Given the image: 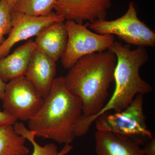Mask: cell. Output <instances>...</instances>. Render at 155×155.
Here are the masks:
<instances>
[{
	"mask_svg": "<svg viewBox=\"0 0 155 155\" xmlns=\"http://www.w3.org/2000/svg\"><path fill=\"white\" fill-rule=\"evenodd\" d=\"M88 28L99 34L116 35L128 45L144 48L155 45V31L139 19L133 2L129 3L127 11L122 17L88 23Z\"/></svg>",
	"mask_w": 155,
	"mask_h": 155,
	"instance_id": "4",
	"label": "cell"
},
{
	"mask_svg": "<svg viewBox=\"0 0 155 155\" xmlns=\"http://www.w3.org/2000/svg\"><path fill=\"white\" fill-rule=\"evenodd\" d=\"M12 12L6 0H0V46L5 40V35L9 34L12 28Z\"/></svg>",
	"mask_w": 155,
	"mask_h": 155,
	"instance_id": "17",
	"label": "cell"
},
{
	"mask_svg": "<svg viewBox=\"0 0 155 155\" xmlns=\"http://www.w3.org/2000/svg\"><path fill=\"white\" fill-rule=\"evenodd\" d=\"M95 139L97 155H145L141 147L144 138L97 130Z\"/></svg>",
	"mask_w": 155,
	"mask_h": 155,
	"instance_id": "10",
	"label": "cell"
},
{
	"mask_svg": "<svg viewBox=\"0 0 155 155\" xmlns=\"http://www.w3.org/2000/svg\"><path fill=\"white\" fill-rule=\"evenodd\" d=\"M34 41L29 39L10 55L0 59V77L9 82L25 76L32 54L36 49Z\"/></svg>",
	"mask_w": 155,
	"mask_h": 155,
	"instance_id": "12",
	"label": "cell"
},
{
	"mask_svg": "<svg viewBox=\"0 0 155 155\" xmlns=\"http://www.w3.org/2000/svg\"><path fill=\"white\" fill-rule=\"evenodd\" d=\"M6 84V83L4 82L0 77V101H2L5 88Z\"/></svg>",
	"mask_w": 155,
	"mask_h": 155,
	"instance_id": "20",
	"label": "cell"
},
{
	"mask_svg": "<svg viewBox=\"0 0 155 155\" xmlns=\"http://www.w3.org/2000/svg\"><path fill=\"white\" fill-rule=\"evenodd\" d=\"M65 24L68 40L61 62L65 69H70L84 56L107 51L115 41L114 35L99 34L89 29L88 23L66 20Z\"/></svg>",
	"mask_w": 155,
	"mask_h": 155,
	"instance_id": "5",
	"label": "cell"
},
{
	"mask_svg": "<svg viewBox=\"0 0 155 155\" xmlns=\"http://www.w3.org/2000/svg\"><path fill=\"white\" fill-rule=\"evenodd\" d=\"M82 102L66 88L64 77L55 78L49 94L39 110L28 121L35 137L69 144L75 138V125L82 114Z\"/></svg>",
	"mask_w": 155,
	"mask_h": 155,
	"instance_id": "2",
	"label": "cell"
},
{
	"mask_svg": "<svg viewBox=\"0 0 155 155\" xmlns=\"http://www.w3.org/2000/svg\"><path fill=\"white\" fill-rule=\"evenodd\" d=\"M65 20L54 12L47 16L35 17L12 11V28L8 37L0 46V59L8 55L11 48L17 43L37 36L50 25Z\"/></svg>",
	"mask_w": 155,
	"mask_h": 155,
	"instance_id": "8",
	"label": "cell"
},
{
	"mask_svg": "<svg viewBox=\"0 0 155 155\" xmlns=\"http://www.w3.org/2000/svg\"><path fill=\"white\" fill-rule=\"evenodd\" d=\"M143 104V95L138 94L123 110L103 113L94 120L97 130L149 140L153 136L146 123Z\"/></svg>",
	"mask_w": 155,
	"mask_h": 155,
	"instance_id": "6",
	"label": "cell"
},
{
	"mask_svg": "<svg viewBox=\"0 0 155 155\" xmlns=\"http://www.w3.org/2000/svg\"><path fill=\"white\" fill-rule=\"evenodd\" d=\"M57 73L56 63L36 47L32 54L25 76L45 99L49 94Z\"/></svg>",
	"mask_w": 155,
	"mask_h": 155,
	"instance_id": "11",
	"label": "cell"
},
{
	"mask_svg": "<svg viewBox=\"0 0 155 155\" xmlns=\"http://www.w3.org/2000/svg\"><path fill=\"white\" fill-rule=\"evenodd\" d=\"M113 0H58L54 10L65 20L84 24L106 19Z\"/></svg>",
	"mask_w": 155,
	"mask_h": 155,
	"instance_id": "9",
	"label": "cell"
},
{
	"mask_svg": "<svg viewBox=\"0 0 155 155\" xmlns=\"http://www.w3.org/2000/svg\"><path fill=\"white\" fill-rule=\"evenodd\" d=\"M2 101L5 110L17 120L28 121L37 114L44 99L23 76L6 83Z\"/></svg>",
	"mask_w": 155,
	"mask_h": 155,
	"instance_id": "7",
	"label": "cell"
},
{
	"mask_svg": "<svg viewBox=\"0 0 155 155\" xmlns=\"http://www.w3.org/2000/svg\"><path fill=\"white\" fill-rule=\"evenodd\" d=\"M68 35L65 22H57L45 28L36 36V47L57 63L65 52Z\"/></svg>",
	"mask_w": 155,
	"mask_h": 155,
	"instance_id": "13",
	"label": "cell"
},
{
	"mask_svg": "<svg viewBox=\"0 0 155 155\" xmlns=\"http://www.w3.org/2000/svg\"><path fill=\"white\" fill-rule=\"evenodd\" d=\"M58 0H19L13 11L31 16H45L52 13Z\"/></svg>",
	"mask_w": 155,
	"mask_h": 155,
	"instance_id": "16",
	"label": "cell"
},
{
	"mask_svg": "<svg viewBox=\"0 0 155 155\" xmlns=\"http://www.w3.org/2000/svg\"><path fill=\"white\" fill-rule=\"evenodd\" d=\"M26 139L15 132L11 125L0 126V155H27L29 150L25 146Z\"/></svg>",
	"mask_w": 155,
	"mask_h": 155,
	"instance_id": "14",
	"label": "cell"
},
{
	"mask_svg": "<svg viewBox=\"0 0 155 155\" xmlns=\"http://www.w3.org/2000/svg\"><path fill=\"white\" fill-rule=\"evenodd\" d=\"M145 155H155V138L153 137L149 139L143 148Z\"/></svg>",
	"mask_w": 155,
	"mask_h": 155,
	"instance_id": "19",
	"label": "cell"
},
{
	"mask_svg": "<svg viewBox=\"0 0 155 155\" xmlns=\"http://www.w3.org/2000/svg\"><path fill=\"white\" fill-rule=\"evenodd\" d=\"M117 58L109 50L80 58L64 77L66 88L82 102V114L95 116L103 109L114 80Z\"/></svg>",
	"mask_w": 155,
	"mask_h": 155,
	"instance_id": "1",
	"label": "cell"
},
{
	"mask_svg": "<svg viewBox=\"0 0 155 155\" xmlns=\"http://www.w3.org/2000/svg\"><path fill=\"white\" fill-rule=\"evenodd\" d=\"M17 119L16 118L9 114L7 111H0V126L4 125H14Z\"/></svg>",
	"mask_w": 155,
	"mask_h": 155,
	"instance_id": "18",
	"label": "cell"
},
{
	"mask_svg": "<svg viewBox=\"0 0 155 155\" xmlns=\"http://www.w3.org/2000/svg\"><path fill=\"white\" fill-rule=\"evenodd\" d=\"M19 1V0H6L12 11H14Z\"/></svg>",
	"mask_w": 155,
	"mask_h": 155,
	"instance_id": "21",
	"label": "cell"
},
{
	"mask_svg": "<svg viewBox=\"0 0 155 155\" xmlns=\"http://www.w3.org/2000/svg\"><path fill=\"white\" fill-rule=\"evenodd\" d=\"M108 50L114 53L117 58L114 72L115 90L99 113L91 117H81L78 126L84 133L88 132L92 124L101 114L111 110L114 112L123 110L137 95L147 94L153 90L151 86L143 80L139 74L140 69L148 60L145 48L137 47L131 50L129 45H123L115 41Z\"/></svg>",
	"mask_w": 155,
	"mask_h": 155,
	"instance_id": "3",
	"label": "cell"
},
{
	"mask_svg": "<svg viewBox=\"0 0 155 155\" xmlns=\"http://www.w3.org/2000/svg\"><path fill=\"white\" fill-rule=\"evenodd\" d=\"M15 132L28 140L33 146V152L31 155H66L71 150L72 147L66 144L63 150L58 152V148L54 143H51L41 146L35 140V133L28 130L25 127L23 122H17L14 125Z\"/></svg>",
	"mask_w": 155,
	"mask_h": 155,
	"instance_id": "15",
	"label": "cell"
}]
</instances>
